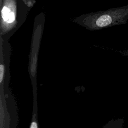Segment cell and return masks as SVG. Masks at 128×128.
<instances>
[{
  "instance_id": "1",
  "label": "cell",
  "mask_w": 128,
  "mask_h": 128,
  "mask_svg": "<svg viewBox=\"0 0 128 128\" xmlns=\"http://www.w3.org/2000/svg\"><path fill=\"white\" fill-rule=\"evenodd\" d=\"M128 20V4L120 7L82 14L72 20L90 30H97L126 24Z\"/></svg>"
},
{
  "instance_id": "2",
  "label": "cell",
  "mask_w": 128,
  "mask_h": 128,
  "mask_svg": "<svg viewBox=\"0 0 128 128\" xmlns=\"http://www.w3.org/2000/svg\"><path fill=\"white\" fill-rule=\"evenodd\" d=\"M0 8V36L8 41L25 22L29 10L22 0H2Z\"/></svg>"
},
{
  "instance_id": "3",
  "label": "cell",
  "mask_w": 128,
  "mask_h": 128,
  "mask_svg": "<svg viewBox=\"0 0 128 128\" xmlns=\"http://www.w3.org/2000/svg\"><path fill=\"white\" fill-rule=\"evenodd\" d=\"M44 22L45 14L44 12H42L36 16L34 22L28 68L32 89H37L38 59L40 42L44 30Z\"/></svg>"
},
{
  "instance_id": "4",
  "label": "cell",
  "mask_w": 128,
  "mask_h": 128,
  "mask_svg": "<svg viewBox=\"0 0 128 128\" xmlns=\"http://www.w3.org/2000/svg\"><path fill=\"white\" fill-rule=\"evenodd\" d=\"M33 94V106L31 122L30 128H38V102H37V90H32Z\"/></svg>"
},
{
  "instance_id": "5",
  "label": "cell",
  "mask_w": 128,
  "mask_h": 128,
  "mask_svg": "<svg viewBox=\"0 0 128 128\" xmlns=\"http://www.w3.org/2000/svg\"><path fill=\"white\" fill-rule=\"evenodd\" d=\"M10 118L6 106L0 102V128H10Z\"/></svg>"
},
{
  "instance_id": "6",
  "label": "cell",
  "mask_w": 128,
  "mask_h": 128,
  "mask_svg": "<svg viewBox=\"0 0 128 128\" xmlns=\"http://www.w3.org/2000/svg\"><path fill=\"white\" fill-rule=\"evenodd\" d=\"M124 122V118H112L109 120L102 128H123Z\"/></svg>"
},
{
  "instance_id": "7",
  "label": "cell",
  "mask_w": 128,
  "mask_h": 128,
  "mask_svg": "<svg viewBox=\"0 0 128 128\" xmlns=\"http://www.w3.org/2000/svg\"><path fill=\"white\" fill-rule=\"evenodd\" d=\"M22 0L29 10L34 6L36 2V0Z\"/></svg>"
},
{
  "instance_id": "8",
  "label": "cell",
  "mask_w": 128,
  "mask_h": 128,
  "mask_svg": "<svg viewBox=\"0 0 128 128\" xmlns=\"http://www.w3.org/2000/svg\"><path fill=\"white\" fill-rule=\"evenodd\" d=\"M122 54H123L124 56H126L127 57H128V50H124V51L122 52Z\"/></svg>"
},
{
  "instance_id": "9",
  "label": "cell",
  "mask_w": 128,
  "mask_h": 128,
  "mask_svg": "<svg viewBox=\"0 0 128 128\" xmlns=\"http://www.w3.org/2000/svg\"><path fill=\"white\" fill-rule=\"evenodd\" d=\"M2 0H0V6L2 4Z\"/></svg>"
}]
</instances>
